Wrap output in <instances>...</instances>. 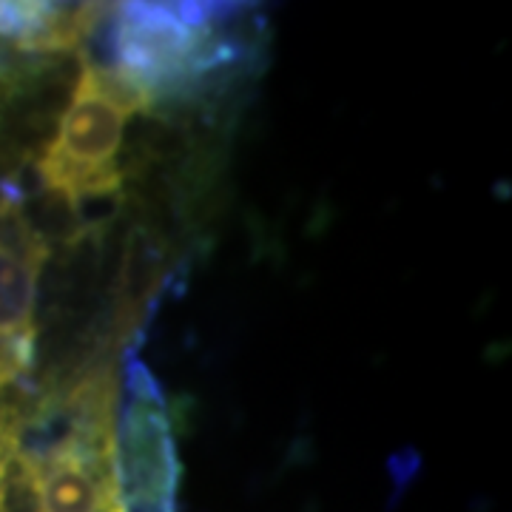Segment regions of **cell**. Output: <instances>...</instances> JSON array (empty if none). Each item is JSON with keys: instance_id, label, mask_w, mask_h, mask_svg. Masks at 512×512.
<instances>
[{"instance_id": "obj_1", "label": "cell", "mask_w": 512, "mask_h": 512, "mask_svg": "<svg viewBox=\"0 0 512 512\" xmlns=\"http://www.w3.org/2000/svg\"><path fill=\"white\" fill-rule=\"evenodd\" d=\"M148 109V100L109 66L83 60L72 100L46 143L37 174L49 194L72 205L120 191V148L128 120Z\"/></svg>"}, {"instance_id": "obj_2", "label": "cell", "mask_w": 512, "mask_h": 512, "mask_svg": "<svg viewBox=\"0 0 512 512\" xmlns=\"http://www.w3.org/2000/svg\"><path fill=\"white\" fill-rule=\"evenodd\" d=\"M205 3H120L109 12L114 66L151 103L225 66L234 46Z\"/></svg>"}, {"instance_id": "obj_3", "label": "cell", "mask_w": 512, "mask_h": 512, "mask_svg": "<svg viewBox=\"0 0 512 512\" xmlns=\"http://www.w3.org/2000/svg\"><path fill=\"white\" fill-rule=\"evenodd\" d=\"M126 393L120 436H114V470L123 510L171 512L180 467L160 390L143 362H128Z\"/></svg>"}, {"instance_id": "obj_4", "label": "cell", "mask_w": 512, "mask_h": 512, "mask_svg": "<svg viewBox=\"0 0 512 512\" xmlns=\"http://www.w3.org/2000/svg\"><path fill=\"white\" fill-rule=\"evenodd\" d=\"M46 254V239L18 200L0 197V393L35 365L37 282Z\"/></svg>"}, {"instance_id": "obj_5", "label": "cell", "mask_w": 512, "mask_h": 512, "mask_svg": "<svg viewBox=\"0 0 512 512\" xmlns=\"http://www.w3.org/2000/svg\"><path fill=\"white\" fill-rule=\"evenodd\" d=\"M20 421L0 416V512H9V470L18 458Z\"/></svg>"}]
</instances>
